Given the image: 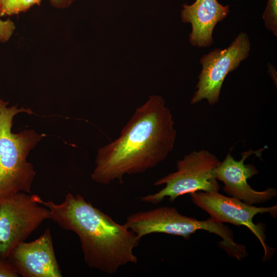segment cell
Masks as SVG:
<instances>
[{
	"instance_id": "cell-1",
	"label": "cell",
	"mask_w": 277,
	"mask_h": 277,
	"mask_svg": "<svg viewBox=\"0 0 277 277\" xmlns=\"http://www.w3.org/2000/svg\"><path fill=\"white\" fill-rule=\"evenodd\" d=\"M176 137L172 115L165 100L150 96L135 110L120 136L98 149L91 179L104 185L115 180L123 184L125 175L143 173L165 160Z\"/></svg>"
},
{
	"instance_id": "cell-2",
	"label": "cell",
	"mask_w": 277,
	"mask_h": 277,
	"mask_svg": "<svg viewBox=\"0 0 277 277\" xmlns=\"http://www.w3.org/2000/svg\"><path fill=\"white\" fill-rule=\"evenodd\" d=\"M34 197L48 209L49 219L78 236L84 261L90 268L113 274L122 266L137 262L133 250L141 239L82 195L69 193L61 204Z\"/></svg>"
},
{
	"instance_id": "cell-3",
	"label": "cell",
	"mask_w": 277,
	"mask_h": 277,
	"mask_svg": "<svg viewBox=\"0 0 277 277\" xmlns=\"http://www.w3.org/2000/svg\"><path fill=\"white\" fill-rule=\"evenodd\" d=\"M0 98V199L21 192L30 193L35 172L28 162L30 151L44 137L33 130L12 132L13 120L19 113L32 114L29 108L13 105Z\"/></svg>"
},
{
	"instance_id": "cell-4",
	"label": "cell",
	"mask_w": 277,
	"mask_h": 277,
	"mask_svg": "<svg viewBox=\"0 0 277 277\" xmlns=\"http://www.w3.org/2000/svg\"><path fill=\"white\" fill-rule=\"evenodd\" d=\"M220 163L217 157L208 150L193 151L177 161L176 171L154 182L155 186L165 184L162 189L141 197V200L155 205L166 197L173 202L179 196L196 191H219L215 170Z\"/></svg>"
},
{
	"instance_id": "cell-5",
	"label": "cell",
	"mask_w": 277,
	"mask_h": 277,
	"mask_svg": "<svg viewBox=\"0 0 277 277\" xmlns=\"http://www.w3.org/2000/svg\"><path fill=\"white\" fill-rule=\"evenodd\" d=\"M125 226L138 238L153 233L178 235L189 239L197 230H205L220 236L221 248L227 250L236 244L232 231L223 223L210 218L200 221L182 215L174 207H161L128 216Z\"/></svg>"
},
{
	"instance_id": "cell-6",
	"label": "cell",
	"mask_w": 277,
	"mask_h": 277,
	"mask_svg": "<svg viewBox=\"0 0 277 277\" xmlns=\"http://www.w3.org/2000/svg\"><path fill=\"white\" fill-rule=\"evenodd\" d=\"M49 219V210L35 200L34 194L21 192L0 199V256L7 258Z\"/></svg>"
},
{
	"instance_id": "cell-7",
	"label": "cell",
	"mask_w": 277,
	"mask_h": 277,
	"mask_svg": "<svg viewBox=\"0 0 277 277\" xmlns=\"http://www.w3.org/2000/svg\"><path fill=\"white\" fill-rule=\"evenodd\" d=\"M192 202L207 212L210 218L220 223H229L237 226L247 227L258 239L264 249L263 260L270 259L274 249L266 243L265 227L263 223L254 224L253 219L258 214L268 213L275 218L277 206L256 207L233 197H228L219 191L207 192L202 191L190 194Z\"/></svg>"
},
{
	"instance_id": "cell-8",
	"label": "cell",
	"mask_w": 277,
	"mask_h": 277,
	"mask_svg": "<svg viewBox=\"0 0 277 277\" xmlns=\"http://www.w3.org/2000/svg\"><path fill=\"white\" fill-rule=\"evenodd\" d=\"M250 43L247 34L241 32L224 49H215L200 59L202 65L196 84V91L191 103L206 99L210 105L219 101L221 88L227 75L239 66L249 55Z\"/></svg>"
},
{
	"instance_id": "cell-9",
	"label": "cell",
	"mask_w": 277,
	"mask_h": 277,
	"mask_svg": "<svg viewBox=\"0 0 277 277\" xmlns=\"http://www.w3.org/2000/svg\"><path fill=\"white\" fill-rule=\"evenodd\" d=\"M260 151L249 149L242 153L241 159L235 160L230 153L220 162L215 170L217 181L224 184L223 190L228 195L253 205L265 203L277 195L275 188H268L257 191L251 187L248 179L259 173L252 164H245L246 160L252 154H259Z\"/></svg>"
},
{
	"instance_id": "cell-10",
	"label": "cell",
	"mask_w": 277,
	"mask_h": 277,
	"mask_svg": "<svg viewBox=\"0 0 277 277\" xmlns=\"http://www.w3.org/2000/svg\"><path fill=\"white\" fill-rule=\"evenodd\" d=\"M24 277H62L49 228L37 239L18 244L7 258Z\"/></svg>"
},
{
	"instance_id": "cell-11",
	"label": "cell",
	"mask_w": 277,
	"mask_h": 277,
	"mask_svg": "<svg viewBox=\"0 0 277 277\" xmlns=\"http://www.w3.org/2000/svg\"><path fill=\"white\" fill-rule=\"evenodd\" d=\"M230 12L228 5L217 0H195L191 5L183 6L182 21L189 23L192 30L189 35L190 44L197 48L210 46L213 42L212 33L216 25L225 19Z\"/></svg>"
},
{
	"instance_id": "cell-12",
	"label": "cell",
	"mask_w": 277,
	"mask_h": 277,
	"mask_svg": "<svg viewBox=\"0 0 277 277\" xmlns=\"http://www.w3.org/2000/svg\"><path fill=\"white\" fill-rule=\"evenodd\" d=\"M42 0H3L0 16H12L28 11L34 5L39 6Z\"/></svg>"
},
{
	"instance_id": "cell-13",
	"label": "cell",
	"mask_w": 277,
	"mask_h": 277,
	"mask_svg": "<svg viewBox=\"0 0 277 277\" xmlns=\"http://www.w3.org/2000/svg\"><path fill=\"white\" fill-rule=\"evenodd\" d=\"M262 18L266 28L277 35V0H268Z\"/></svg>"
},
{
	"instance_id": "cell-14",
	"label": "cell",
	"mask_w": 277,
	"mask_h": 277,
	"mask_svg": "<svg viewBox=\"0 0 277 277\" xmlns=\"http://www.w3.org/2000/svg\"><path fill=\"white\" fill-rule=\"evenodd\" d=\"M16 27L10 19L3 20L0 18V43H7L13 34Z\"/></svg>"
},
{
	"instance_id": "cell-15",
	"label": "cell",
	"mask_w": 277,
	"mask_h": 277,
	"mask_svg": "<svg viewBox=\"0 0 277 277\" xmlns=\"http://www.w3.org/2000/svg\"><path fill=\"white\" fill-rule=\"evenodd\" d=\"M19 276L8 258L0 256V277H17Z\"/></svg>"
},
{
	"instance_id": "cell-16",
	"label": "cell",
	"mask_w": 277,
	"mask_h": 277,
	"mask_svg": "<svg viewBox=\"0 0 277 277\" xmlns=\"http://www.w3.org/2000/svg\"><path fill=\"white\" fill-rule=\"evenodd\" d=\"M76 0H49L51 6L58 9H65L70 7Z\"/></svg>"
},
{
	"instance_id": "cell-17",
	"label": "cell",
	"mask_w": 277,
	"mask_h": 277,
	"mask_svg": "<svg viewBox=\"0 0 277 277\" xmlns=\"http://www.w3.org/2000/svg\"><path fill=\"white\" fill-rule=\"evenodd\" d=\"M3 1V0H0V12H1V7H2V5Z\"/></svg>"
}]
</instances>
